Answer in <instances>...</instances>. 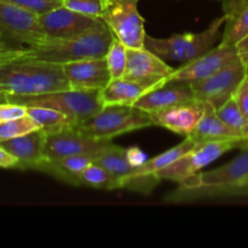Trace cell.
<instances>
[{"label":"cell","mask_w":248,"mask_h":248,"mask_svg":"<svg viewBox=\"0 0 248 248\" xmlns=\"http://www.w3.org/2000/svg\"><path fill=\"white\" fill-rule=\"evenodd\" d=\"M94 162L101 165L111 174L118 184V189H123L124 183L133 171V167L126 159L125 148L119 147L113 142L109 143L99 152Z\"/></svg>","instance_id":"obj_23"},{"label":"cell","mask_w":248,"mask_h":248,"mask_svg":"<svg viewBox=\"0 0 248 248\" xmlns=\"http://www.w3.org/2000/svg\"><path fill=\"white\" fill-rule=\"evenodd\" d=\"M45 140L46 132L41 128L14 140H5L0 144L17 157L18 160L17 170L39 171L45 162V155H44Z\"/></svg>","instance_id":"obj_18"},{"label":"cell","mask_w":248,"mask_h":248,"mask_svg":"<svg viewBox=\"0 0 248 248\" xmlns=\"http://www.w3.org/2000/svg\"><path fill=\"white\" fill-rule=\"evenodd\" d=\"M216 113H217V115L219 116L227 125L235 128V130L240 131V132H241V128L244 127L247 123L244 114L241 113V109H240L239 104L235 101L234 96L230 97L224 104H222L219 108L216 109Z\"/></svg>","instance_id":"obj_29"},{"label":"cell","mask_w":248,"mask_h":248,"mask_svg":"<svg viewBox=\"0 0 248 248\" xmlns=\"http://www.w3.org/2000/svg\"><path fill=\"white\" fill-rule=\"evenodd\" d=\"M236 57H239L236 46L219 44L200 57L174 68L169 81L194 82L202 80L222 69Z\"/></svg>","instance_id":"obj_13"},{"label":"cell","mask_w":248,"mask_h":248,"mask_svg":"<svg viewBox=\"0 0 248 248\" xmlns=\"http://www.w3.org/2000/svg\"><path fill=\"white\" fill-rule=\"evenodd\" d=\"M0 102L22 104L26 107H46L70 116L79 125L103 109L101 90H62L40 96L6 97Z\"/></svg>","instance_id":"obj_5"},{"label":"cell","mask_w":248,"mask_h":248,"mask_svg":"<svg viewBox=\"0 0 248 248\" xmlns=\"http://www.w3.org/2000/svg\"><path fill=\"white\" fill-rule=\"evenodd\" d=\"M154 126L152 114L136 106H104L101 111L77 126L81 132L102 140Z\"/></svg>","instance_id":"obj_6"},{"label":"cell","mask_w":248,"mask_h":248,"mask_svg":"<svg viewBox=\"0 0 248 248\" xmlns=\"http://www.w3.org/2000/svg\"><path fill=\"white\" fill-rule=\"evenodd\" d=\"M101 150L72 155V156H67L63 157V159L56 160V161H45L39 171L52 174L56 178L61 179V181L63 182H67V183L79 186L80 174H81L90 165L93 164L97 155L99 154Z\"/></svg>","instance_id":"obj_21"},{"label":"cell","mask_w":248,"mask_h":248,"mask_svg":"<svg viewBox=\"0 0 248 248\" xmlns=\"http://www.w3.org/2000/svg\"><path fill=\"white\" fill-rule=\"evenodd\" d=\"M62 65L31 61H0V101L6 97L40 96L69 90Z\"/></svg>","instance_id":"obj_2"},{"label":"cell","mask_w":248,"mask_h":248,"mask_svg":"<svg viewBox=\"0 0 248 248\" xmlns=\"http://www.w3.org/2000/svg\"><path fill=\"white\" fill-rule=\"evenodd\" d=\"M174 68L147 47H127V64L124 77L150 91L169 81Z\"/></svg>","instance_id":"obj_11"},{"label":"cell","mask_w":248,"mask_h":248,"mask_svg":"<svg viewBox=\"0 0 248 248\" xmlns=\"http://www.w3.org/2000/svg\"><path fill=\"white\" fill-rule=\"evenodd\" d=\"M79 186H86L90 188L103 189V190H116L118 184L111 174L107 171L101 165L93 164L90 165L79 178Z\"/></svg>","instance_id":"obj_26"},{"label":"cell","mask_w":248,"mask_h":248,"mask_svg":"<svg viewBox=\"0 0 248 248\" xmlns=\"http://www.w3.org/2000/svg\"><path fill=\"white\" fill-rule=\"evenodd\" d=\"M62 67L70 89L103 90L111 80L106 57L75 61Z\"/></svg>","instance_id":"obj_16"},{"label":"cell","mask_w":248,"mask_h":248,"mask_svg":"<svg viewBox=\"0 0 248 248\" xmlns=\"http://www.w3.org/2000/svg\"><path fill=\"white\" fill-rule=\"evenodd\" d=\"M248 68L236 57L215 74L202 80L190 82L196 101L211 104L216 109L232 97L246 75Z\"/></svg>","instance_id":"obj_9"},{"label":"cell","mask_w":248,"mask_h":248,"mask_svg":"<svg viewBox=\"0 0 248 248\" xmlns=\"http://www.w3.org/2000/svg\"><path fill=\"white\" fill-rule=\"evenodd\" d=\"M188 137L193 138L196 143L218 140H246L242 137L240 131L227 125L217 115L215 107L207 103H205V113L202 118L200 119L195 130Z\"/></svg>","instance_id":"obj_20"},{"label":"cell","mask_w":248,"mask_h":248,"mask_svg":"<svg viewBox=\"0 0 248 248\" xmlns=\"http://www.w3.org/2000/svg\"><path fill=\"white\" fill-rule=\"evenodd\" d=\"M140 0H106L101 18L126 47H145V21L138 11Z\"/></svg>","instance_id":"obj_8"},{"label":"cell","mask_w":248,"mask_h":248,"mask_svg":"<svg viewBox=\"0 0 248 248\" xmlns=\"http://www.w3.org/2000/svg\"><path fill=\"white\" fill-rule=\"evenodd\" d=\"M4 1L11 2L38 15H43L62 5V2L58 0H4Z\"/></svg>","instance_id":"obj_31"},{"label":"cell","mask_w":248,"mask_h":248,"mask_svg":"<svg viewBox=\"0 0 248 248\" xmlns=\"http://www.w3.org/2000/svg\"><path fill=\"white\" fill-rule=\"evenodd\" d=\"M203 113L205 103L194 99L150 114L154 126H160L177 135L188 137L195 130Z\"/></svg>","instance_id":"obj_15"},{"label":"cell","mask_w":248,"mask_h":248,"mask_svg":"<svg viewBox=\"0 0 248 248\" xmlns=\"http://www.w3.org/2000/svg\"><path fill=\"white\" fill-rule=\"evenodd\" d=\"M106 61L111 80L123 78L127 64V47L119 39L114 38L106 53Z\"/></svg>","instance_id":"obj_28"},{"label":"cell","mask_w":248,"mask_h":248,"mask_svg":"<svg viewBox=\"0 0 248 248\" xmlns=\"http://www.w3.org/2000/svg\"><path fill=\"white\" fill-rule=\"evenodd\" d=\"M115 38L108 24L102 18L97 19L94 26L74 39H51L31 47L16 51L5 60L31 61L63 65L65 63L86 58L106 57V53ZM4 61V60H2Z\"/></svg>","instance_id":"obj_1"},{"label":"cell","mask_w":248,"mask_h":248,"mask_svg":"<svg viewBox=\"0 0 248 248\" xmlns=\"http://www.w3.org/2000/svg\"><path fill=\"white\" fill-rule=\"evenodd\" d=\"M27 114V107L17 103L0 102V124Z\"/></svg>","instance_id":"obj_32"},{"label":"cell","mask_w":248,"mask_h":248,"mask_svg":"<svg viewBox=\"0 0 248 248\" xmlns=\"http://www.w3.org/2000/svg\"><path fill=\"white\" fill-rule=\"evenodd\" d=\"M241 135H242V137L246 138V140H248V123H246V125L241 128Z\"/></svg>","instance_id":"obj_39"},{"label":"cell","mask_w":248,"mask_h":248,"mask_svg":"<svg viewBox=\"0 0 248 248\" xmlns=\"http://www.w3.org/2000/svg\"><path fill=\"white\" fill-rule=\"evenodd\" d=\"M23 46H21L19 44H17L16 41L12 40L4 31H2L1 26H0V61L5 60L6 57H9L10 55H12L16 51L22 50Z\"/></svg>","instance_id":"obj_34"},{"label":"cell","mask_w":248,"mask_h":248,"mask_svg":"<svg viewBox=\"0 0 248 248\" xmlns=\"http://www.w3.org/2000/svg\"><path fill=\"white\" fill-rule=\"evenodd\" d=\"M248 176V148L232 161L212 170L198 172L179 183L178 188L166 195L169 202H186L201 199L225 198L228 191Z\"/></svg>","instance_id":"obj_3"},{"label":"cell","mask_w":248,"mask_h":248,"mask_svg":"<svg viewBox=\"0 0 248 248\" xmlns=\"http://www.w3.org/2000/svg\"><path fill=\"white\" fill-rule=\"evenodd\" d=\"M41 126L28 114L0 124V143L41 130Z\"/></svg>","instance_id":"obj_27"},{"label":"cell","mask_w":248,"mask_h":248,"mask_svg":"<svg viewBox=\"0 0 248 248\" xmlns=\"http://www.w3.org/2000/svg\"><path fill=\"white\" fill-rule=\"evenodd\" d=\"M246 140H218L198 143L190 152L167 166L156 174L160 181H171L182 183L193 174L198 173L210 164L232 149H246Z\"/></svg>","instance_id":"obj_7"},{"label":"cell","mask_w":248,"mask_h":248,"mask_svg":"<svg viewBox=\"0 0 248 248\" xmlns=\"http://www.w3.org/2000/svg\"><path fill=\"white\" fill-rule=\"evenodd\" d=\"M196 145H198V143L193 138L186 137V140L179 143L178 145L161 153V154L153 157V159H149L143 166L138 167V169H133L132 174H137V176H156L160 171L173 164L176 160L183 156L186 153L190 152Z\"/></svg>","instance_id":"obj_24"},{"label":"cell","mask_w":248,"mask_h":248,"mask_svg":"<svg viewBox=\"0 0 248 248\" xmlns=\"http://www.w3.org/2000/svg\"><path fill=\"white\" fill-rule=\"evenodd\" d=\"M236 50L241 62L248 68V35L237 44Z\"/></svg>","instance_id":"obj_38"},{"label":"cell","mask_w":248,"mask_h":248,"mask_svg":"<svg viewBox=\"0 0 248 248\" xmlns=\"http://www.w3.org/2000/svg\"><path fill=\"white\" fill-rule=\"evenodd\" d=\"M18 160L0 144V169H17Z\"/></svg>","instance_id":"obj_36"},{"label":"cell","mask_w":248,"mask_h":248,"mask_svg":"<svg viewBox=\"0 0 248 248\" xmlns=\"http://www.w3.org/2000/svg\"><path fill=\"white\" fill-rule=\"evenodd\" d=\"M46 35L51 39H74L86 33L97 22L96 17L70 10L64 5L39 15Z\"/></svg>","instance_id":"obj_14"},{"label":"cell","mask_w":248,"mask_h":248,"mask_svg":"<svg viewBox=\"0 0 248 248\" xmlns=\"http://www.w3.org/2000/svg\"><path fill=\"white\" fill-rule=\"evenodd\" d=\"M223 27L220 44L236 46L248 35V0H222Z\"/></svg>","instance_id":"obj_19"},{"label":"cell","mask_w":248,"mask_h":248,"mask_svg":"<svg viewBox=\"0 0 248 248\" xmlns=\"http://www.w3.org/2000/svg\"><path fill=\"white\" fill-rule=\"evenodd\" d=\"M194 99L195 97H194L190 82L167 81L166 84L150 90L147 93L143 94L136 102L135 106L148 113H154V111L194 101Z\"/></svg>","instance_id":"obj_17"},{"label":"cell","mask_w":248,"mask_h":248,"mask_svg":"<svg viewBox=\"0 0 248 248\" xmlns=\"http://www.w3.org/2000/svg\"><path fill=\"white\" fill-rule=\"evenodd\" d=\"M106 0H64L62 5L80 14L101 18Z\"/></svg>","instance_id":"obj_30"},{"label":"cell","mask_w":248,"mask_h":248,"mask_svg":"<svg viewBox=\"0 0 248 248\" xmlns=\"http://www.w3.org/2000/svg\"><path fill=\"white\" fill-rule=\"evenodd\" d=\"M110 142L111 140H102L86 135L77 126L46 132L44 149L45 161H56L72 155L97 152L103 149Z\"/></svg>","instance_id":"obj_12"},{"label":"cell","mask_w":248,"mask_h":248,"mask_svg":"<svg viewBox=\"0 0 248 248\" xmlns=\"http://www.w3.org/2000/svg\"><path fill=\"white\" fill-rule=\"evenodd\" d=\"M0 26L12 40L23 47L35 46L48 39L38 14L4 0H0Z\"/></svg>","instance_id":"obj_10"},{"label":"cell","mask_w":248,"mask_h":248,"mask_svg":"<svg viewBox=\"0 0 248 248\" xmlns=\"http://www.w3.org/2000/svg\"><path fill=\"white\" fill-rule=\"evenodd\" d=\"M125 154L128 164H130L133 169H138V167L143 166V165L149 160L148 159L147 154H145L140 147H136V145L125 148Z\"/></svg>","instance_id":"obj_35"},{"label":"cell","mask_w":248,"mask_h":248,"mask_svg":"<svg viewBox=\"0 0 248 248\" xmlns=\"http://www.w3.org/2000/svg\"><path fill=\"white\" fill-rule=\"evenodd\" d=\"M224 16H220L201 33L173 34L165 39L153 38L147 34L144 46L164 61L184 64L215 47L216 41L220 36V31L224 27Z\"/></svg>","instance_id":"obj_4"},{"label":"cell","mask_w":248,"mask_h":248,"mask_svg":"<svg viewBox=\"0 0 248 248\" xmlns=\"http://www.w3.org/2000/svg\"><path fill=\"white\" fill-rule=\"evenodd\" d=\"M27 114L36 121L46 132L63 130V128L78 126L70 116L60 110L46 107H27Z\"/></svg>","instance_id":"obj_25"},{"label":"cell","mask_w":248,"mask_h":248,"mask_svg":"<svg viewBox=\"0 0 248 248\" xmlns=\"http://www.w3.org/2000/svg\"><path fill=\"white\" fill-rule=\"evenodd\" d=\"M245 195H248V176L241 182V183H239L236 186L230 189V190L228 191L227 195H225V198H229V196H245Z\"/></svg>","instance_id":"obj_37"},{"label":"cell","mask_w":248,"mask_h":248,"mask_svg":"<svg viewBox=\"0 0 248 248\" xmlns=\"http://www.w3.org/2000/svg\"><path fill=\"white\" fill-rule=\"evenodd\" d=\"M232 96H234L236 103L239 104L240 109H241V113L244 114L245 119H246V121L248 123V70Z\"/></svg>","instance_id":"obj_33"},{"label":"cell","mask_w":248,"mask_h":248,"mask_svg":"<svg viewBox=\"0 0 248 248\" xmlns=\"http://www.w3.org/2000/svg\"><path fill=\"white\" fill-rule=\"evenodd\" d=\"M58 1H61V2H63V1H64V0H58Z\"/></svg>","instance_id":"obj_40"},{"label":"cell","mask_w":248,"mask_h":248,"mask_svg":"<svg viewBox=\"0 0 248 248\" xmlns=\"http://www.w3.org/2000/svg\"><path fill=\"white\" fill-rule=\"evenodd\" d=\"M148 90L142 85L123 77L113 79L101 90L102 102L104 106H135Z\"/></svg>","instance_id":"obj_22"}]
</instances>
